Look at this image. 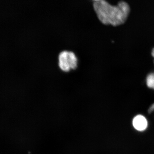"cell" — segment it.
<instances>
[{"instance_id": "obj_1", "label": "cell", "mask_w": 154, "mask_h": 154, "mask_svg": "<svg viewBox=\"0 0 154 154\" xmlns=\"http://www.w3.org/2000/svg\"><path fill=\"white\" fill-rule=\"evenodd\" d=\"M93 7L97 17L102 24L117 26L124 24L129 15V5L121 2L113 6L104 0H96Z\"/></svg>"}, {"instance_id": "obj_2", "label": "cell", "mask_w": 154, "mask_h": 154, "mask_svg": "<svg viewBox=\"0 0 154 154\" xmlns=\"http://www.w3.org/2000/svg\"><path fill=\"white\" fill-rule=\"evenodd\" d=\"M78 65V59L72 51H63L58 56V66L62 71L69 72L75 70Z\"/></svg>"}, {"instance_id": "obj_3", "label": "cell", "mask_w": 154, "mask_h": 154, "mask_svg": "<svg viewBox=\"0 0 154 154\" xmlns=\"http://www.w3.org/2000/svg\"><path fill=\"white\" fill-rule=\"evenodd\" d=\"M132 124L135 129L140 131L145 130L148 126L146 119L141 115H138L135 116L133 120Z\"/></svg>"}, {"instance_id": "obj_4", "label": "cell", "mask_w": 154, "mask_h": 154, "mask_svg": "<svg viewBox=\"0 0 154 154\" xmlns=\"http://www.w3.org/2000/svg\"><path fill=\"white\" fill-rule=\"evenodd\" d=\"M146 83L148 88L154 90V72L148 75L146 79Z\"/></svg>"}, {"instance_id": "obj_5", "label": "cell", "mask_w": 154, "mask_h": 154, "mask_svg": "<svg viewBox=\"0 0 154 154\" xmlns=\"http://www.w3.org/2000/svg\"><path fill=\"white\" fill-rule=\"evenodd\" d=\"M148 111L149 113H151L152 112L154 111V103L149 107L148 110Z\"/></svg>"}, {"instance_id": "obj_6", "label": "cell", "mask_w": 154, "mask_h": 154, "mask_svg": "<svg viewBox=\"0 0 154 154\" xmlns=\"http://www.w3.org/2000/svg\"><path fill=\"white\" fill-rule=\"evenodd\" d=\"M152 56L153 57L154 59V48H153V49H152Z\"/></svg>"}]
</instances>
